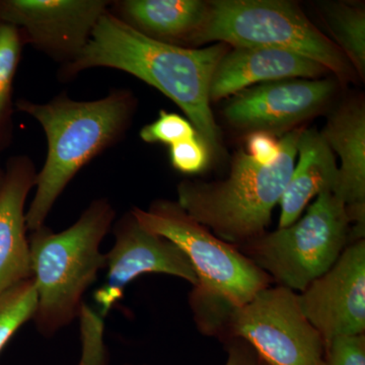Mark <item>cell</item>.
<instances>
[{"label": "cell", "mask_w": 365, "mask_h": 365, "mask_svg": "<svg viewBox=\"0 0 365 365\" xmlns=\"http://www.w3.org/2000/svg\"><path fill=\"white\" fill-rule=\"evenodd\" d=\"M209 42L232 47H263L302 55L318 62L337 78H350L353 67L333 40L287 0H215L195 46Z\"/></svg>", "instance_id": "obj_5"}, {"label": "cell", "mask_w": 365, "mask_h": 365, "mask_svg": "<svg viewBox=\"0 0 365 365\" xmlns=\"http://www.w3.org/2000/svg\"><path fill=\"white\" fill-rule=\"evenodd\" d=\"M37 170L28 155L9 158L0 189V294L32 277L26 202Z\"/></svg>", "instance_id": "obj_13"}, {"label": "cell", "mask_w": 365, "mask_h": 365, "mask_svg": "<svg viewBox=\"0 0 365 365\" xmlns=\"http://www.w3.org/2000/svg\"><path fill=\"white\" fill-rule=\"evenodd\" d=\"M131 212L145 230L167 237L186 255L198 276L196 289L239 307L272 285L235 245L197 222L177 201L157 200L148 210L134 207Z\"/></svg>", "instance_id": "obj_7"}, {"label": "cell", "mask_w": 365, "mask_h": 365, "mask_svg": "<svg viewBox=\"0 0 365 365\" xmlns=\"http://www.w3.org/2000/svg\"><path fill=\"white\" fill-rule=\"evenodd\" d=\"M199 136L188 119L167 111H160L158 119L145 125L139 137L146 143H162L172 146L174 144Z\"/></svg>", "instance_id": "obj_21"}, {"label": "cell", "mask_w": 365, "mask_h": 365, "mask_svg": "<svg viewBox=\"0 0 365 365\" xmlns=\"http://www.w3.org/2000/svg\"><path fill=\"white\" fill-rule=\"evenodd\" d=\"M261 365H271L269 364L268 362L264 361V360L260 359Z\"/></svg>", "instance_id": "obj_28"}, {"label": "cell", "mask_w": 365, "mask_h": 365, "mask_svg": "<svg viewBox=\"0 0 365 365\" xmlns=\"http://www.w3.org/2000/svg\"><path fill=\"white\" fill-rule=\"evenodd\" d=\"M302 130L294 129L281 137L280 155L272 165H262L241 150L223 181L180 182L177 202L228 244L239 246L258 239L270 225L292 176Z\"/></svg>", "instance_id": "obj_4"}, {"label": "cell", "mask_w": 365, "mask_h": 365, "mask_svg": "<svg viewBox=\"0 0 365 365\" xmlns=\"http://www.w3.org/2000/svg\"><path fill=\"white\" fill-rule=\"evenodd\" d=\"M331 79H287L235 93L225 109L228 123L251 131L279 133L321 111L335 93Z\"/></svg>", "instance_id": "obj_12"}, {"label": "cell", "mask_w": 365, "mask_h": 365, "mask_svg": "<svg viewBox=\"0 0 365 365\" xmlns=\"http://www.w3.org/2000/svg\"><path fill=\"white\" fill-rule=\"evenodd\" d=\"M309 323L328 344L365 332V241L348 245L326 273L299 294Z\"/></svg>", "instance_id": "obj_10"}, {"label": "cell", "mask_w": 365, "mask_h": 365, "mask_svg": "<svg viewBox=\"0 0 365 365\" xmlns=\"http://www.w3.org/2000/svg\"><path fill=\"white\" fill-rule=\"evenodd\" d=\"M326 143L340 158L334 193L342 199L353 223L355 239H364L365 227V111L364 105L350 102L333 113L322 132Z\"/></svg>", "instance_id": "obj_15"}, {"label": "cell", "mask_w": 365, "mask_h": 365, "mask_svg": "<svg viewBox=\"0 0 365 365\" xmlns=\"http://www.w3.org/2000/svg\"><path fill=\"white\" fill-rule=\"evenodd\" d=\"M110 4V0H0V23L16 26L25 45L64 66L85 49Z\"/></svg>", "instance_id": "obj_9"}, {"label": "cell", "mask_w": 365, "mask_h": 365, "mask_svg": "<svg viewBox=\"0 0 365 365\" xmlns=\"http://www.w3.org/2000/svg\"><path fill=\"white\" fill-rule=\"evenodd\" d=\"M115 218L111 202L98 198L66 230L43 225L31 232V271L38 292L34 319L43 335H53L79 316L83 294L106 267L100 247Z\"/></svg>", "instance_id": "obj_3"}, {"label": "cell", "mask_w": 365, "mask_h": 365, "mask_svg": "<svg viewBox=\"0 0 365 365\" xmlns=\"http://www.w3.org/2000/svg\"><path fill=\"white\" fill-rule=\"evenodd\" d=\"M248 343L271 365H322L325 342L300 307L299 294L268 287L242 306L228 304L215 333Z\"/></svg>", "instance_id": "obj_8"}, {"label": "cell", "mask_w": 365, "mask_h": 365, "mask_svg": "<svg viewBox=\"0 0 365 365\" xmlns=\"http://www.w3.org/2000/svg\"><path fill=\"white\" fill-rule=\"evenodd\" d=\"M83 319V355L79 365H107V355L102 340V319L81 307Z\"/></svg>", "instance_id": "obj_23"}, {"label": "cell", "mask_w": 365, "mask_h": 365, "mask_svg": "<svg viewBox=\"0 0 365 365\" xmlns=\"http://www.w3.org/2000/svg\"><path fill=\"white\" fill-rule=\"evenodd\" d=\"M328 71L323 66L295 53L263 47H232L216 66L209 98L222 100L258 83L295 78H318Z\"/></svg>", "instance_id": "obj_14"}, {"label": "cell", "mask_w": 365, "mask_h": 365, "mask_svg": "<svg viewBox=\"0 0 365 365\" xmlns=\"http://www.w3.org/2000/svg\"><path fill=\"white\" fill-rule=\"evenodd\" d=\"M37 307V287L32 277L0 294V352L14 334L34 319Z\"/></svg>", "instance_id": "obj_20"}, {"label": "cell", "mask_w": 365, "mask_h": 365, "mask_svg": "<svg viewBox=\"0 0 365 365\" xmlns=\"http://www.w3.org/2000/svg\"><path fill=\"white\" fill-rule=\"evenodd\" d=\"M351 225L342 199L325 191L292 225L235 247L277 285L300 294L355 241Z\"/></svg>", "instance_id": "obj_6"}, {"label": "cell", "mask_w": 365, "mask_h": 365, "mask_svg": "<svg viewBox=\"0 0 365 365\" xmlns=\"http://www.w3.org/2000/svg\"><path fill=\"white\" fill-rule=\"evenodd\" d=\"M227 360L225 365H261L260 357L256 351L241 339L225 341Z\"/></svg>", "instance_id": "obj_26"}, {"label": "cell", "mask_w": 365, "mask_h": 365, "mask_svg": "<svg viewBox=\"0 0 365 365\" xmlns=\"http://www.w3.org/2000/svg\"><path fill=\"white\" fill-rule=\"evenodd\" d=\"M115 242L106 254L107 282L97 299L104 314L123 294L127 284L148 273L168 274L198 285V276L181 249L167 237L145 230L131 212L115 222Z\"/></svg>", "instance_id": "obj_11"}, {"label": "cell", "mask_w": 365, "mask_h": 365, "mask_svg": "<svg viewBox=\"0 0 365 365\" xmlns=\"http://www.w3.org/2000/svg\"><path fill=\"white\" fill-rule=\"evenodd\" d=\"M297 158L281 198L279 228L297 222L312 199L322 192H334L337 184L335 155L319 132L302 130L297 143Z\"/></svg>", "instance_id": "obj_17"}, {"label": "cell", "mask_w": 365, "mask_h": 365, "mask_svg": "<svg viewBox=\"0 0 365 365\" xmlns=\"http://www.w3.org/2000/svg\"><path fill=\"white\" fill-rule=\"evenodd\" d=\"M248 155L262 165H272L279 158L280 141L274 134L265 131H253L247 139Z\"/></svg>", "instance_id": "obj_25"}, {"label": "cell", "mask_w": 365, "mask_h": 365, "mask_svg": "<svg viewBox=\"0 0 365 365\" xmlns=\"http://www.w3.org/2000/svg\"><path fill=\"white\" fill-rule=\"evenodd\" d=\"M79 365V364H78Z\"/></svg>", "instance_id": "obj_29"}, {"label": "cell", "mask_w": 365, "mask_h": 365, "mask_svg": "<svg viewBox=\"0 0 365 365\" xmlns=\"http://www.w3.org/2000/svg\"><path fill=\"white\" fill-rule=\"evenodd\" d=\"M4 168H2L1 165H0V189H1L2 182H4Z\"/></svg>", "instance_id": "obj_27"}, {"label": "cell", "mask_w": 365, "mask_h": 365, "mask_svg": "<svg viewBox=\"0 0 365 365\" xmlns=\"http://www.w3.org/2000/svg\"><path fill=\"white\" fill-rule=\"evenodd\" d=\"M136 106L135 97L126 88H115L93 101H76L62 93L47 103L28 98L14 103L19 112L41 125L47 138V157L26 211L29 232L45 225L57 199L79 170L124 138Z\"/></svg>", "instance_id": "obj_2"}, {"label": "cell", "mask_w": 365, "mask_h": 365, "mask_svg": "<svg viewBox=\"0 0 365 365\" xmlns=\"http://www.w3.org/2000/svg\"><path fill=\"white\" fill-rule=\"evenodd\" d=\"M324 18L335 44L345 55L360 76L365 72V13L357 4H328L324 6Z\"/></svg>", "instance_id": "obj_18"}, {"label": "cell", "mask_w": 365, "mask_h": 365, "mask_svg": "<svg viewBox=\"0 0 365 365\" xmlns=\"http://www.w3.org/2000/svg\"><path fill=\"white\" fill-rule=\"evenodd\" d=\"M25 46L16 26L0 23V153L11 143L14 81Z\"/></svg>", "instance_id": "obj_19"}, {"label": "cell", "mask_w": 365, "mask_h": 365, "mask_svg": "<svg viewBox=\"0 0 365 365\" xmlns=\"http://www.w3.org/2000/svg\"><path fill=\"white\" fill-rule=\"evenodd\" d=\"M210 151L199 136L170 146L173 167L186 175L198 174L207 167Z\"/></svg>", "instance_id": "obj_22"}, {"label": "cell", "mask_w": 365, "mask_h": 365, "mask_svg": "<svg viewBox=\"0 0 365 365\" xmlns=\"http://www.w3.org/2000/svg\"><path fill=\"white\" fill-rule=\"evenodd\" d=\"M322 365H365V335L336 338L325 346Z\"/></svg>", "instance_id": "obj_24"}, {"label": "cell", "mask_w": 365, "mask_h": 365, "mask_svg": "<svg viewBox=\"0 0 365 365\" xmlns=\"http://www.w3.org/2000/svg\"><path fill=\"white\" fill-rule=\"evenodd\" d=\"M109 11L130 26L158 42L194 48L207 14L200 0H116Z\"/></svg>", "instance_id": "obj_16"}, {"label": "cell", "mask_w": 365, "mask_h": 365, "mask_svg": "<svg viewBox=\"0 0 365 365\" xmlns=\"http://www.w3.org/2000/svg\"><path fill=\"white\" fill-rule=\"evenodd\" d=\"M228 50L223 43L184 48L158 42L108 11L78 58L60 67L58 78L72 81L98 67L131 74L170 98L185 113L210 155H215L220 150V131L211 111L209 88L216 66Z\"/></svg>", "instance_id": "obj_1"}]
</instances>
